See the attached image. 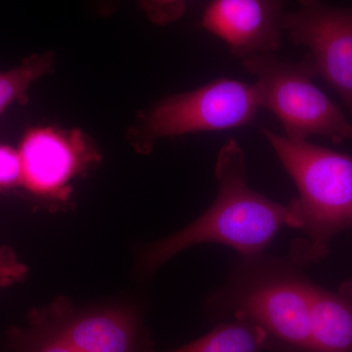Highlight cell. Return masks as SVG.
<instances>
[{
    "mask_svg": "<svg viewBox=\"0 0 352 352\" xmlns=\"http://www.w3.org/2000/svg\"><path fill=\"white\" fill-rule=\"evenodd\" d=\"M215 176L219 192L212 205L182 230L148 245L139 256L141 274H153L176 254L204 243L228 245L241 256H258L282 227L293 228L288 206L250 188L244 151L235 139L220 149Z\"/></svg>",
    "mask_w": 352,
    "mask_h": 352,
    "instance_id": "1",
    "label": "cell"
},
{
    "mask_svg": "<svg viewBox=\"0 0 352 352\" xmlns=\"http://www.w3.org/2000/svg\"><path fill=\"white\" fill-rule=\"evenodd\" d=\"M289 256H241L208 305L219 316L251 319L267 333L271 351L312 352L314 282Z\"/></svg>",
    "mask_w": 352,
    "mask_h": 352,
    "instance_id": "2",
    "label": "cell"
},
{
    "mask_svg": "<svg viewBox=\"0 0 352 352\" xmlns=\"http://www.w3.org/2000/svg\"><path fill=\"white\" fill-rule=\"evenodd\" d=\"M261 132L298 189L288 207L293 228L307 238L294 242L289 256L305 267L327 254L337 234L352 229V156L270 129Z\"/></svg>",
    "mask_w": 352,
    "mask_h": 352,
    "instance_id": "3",
    "label": "cell"
},
{
    "mask_svg": "<svg viewBox=\"0 0 352 352\" xmlns=\"http://www.w3.org/2000/svg\"><path fill=\"white\" fill-rule=\"evenodd\" d=\"M258 78L261 107L281 122L286 138L307 141L322 135L333 143L352 139V122L342 109L314 83V65L307 54L300 62L278 59L273 53L242 60Z\"/></svg>",
    "mask_w": 352,
    "mask_h": 352,
    "instance_id": "4",
    "label": "cell"
},
{
    "mask_svg": "<svg viewBox=\"0 0 352 352\" xmlns=\"http://www.w3.org/2000/svg\"><path fill=\"white\" fill-rule=\"evenodd\" d=\"M261 109L256 83L217 78L193 91L170 95L155 104L143 118L145 147L160 138L250 126Z\"/></svg>",
    "mask_w": 352,
    "mask_h": 352,
    "instance_id": "5",
    "label": "cell"
},
{
    "mask_svg": "<svg viewBox=\"0 0 352 352\" xmlns=\"http://www.w3.org/2000/svg\"><path fill=\"white\" fill-rule=\"evenodd\" d=\"M39 322L78 352H149L147 331L131 305L76 308L66 298L32 310Z\"/></svg>",
    "mask_w": 352,
    "mask_h": 352,
    "instance_id": "6",
    "label": "cell"
},
{
    "mask_svg": "<svg viewBox=\"0 0 352 352\" xmlns=\"http://www.w3.org/2000/svg\"><path fill=\"white\" fill-rule=\"evenodd\" d=\"M300 8L285 13L282 28L296 45L308 48L316 76L342 97L352 118V8L322 0H300Z\"/></svg>",
    "mask_w": 352,
    "mask_h": 352,
    "instance_id": "7",
    "label": "cell"
},
{
    "mask_svg": "<svg viewBox=\"0 0 352 352\" xmlns=\"http://www.w3.org/2000/svg\"><path fill=\"white\" fill-rule=\"evenodd\" d=\"M18 150L23 168L21 186L43 200H66L71 183L99 161L94 143L78 129L34 127L25 134Z\"/></svg>",
    "mask_w": 352,
    "mask_h": 352,
    "instance_id": "8",
    "label": "cell"
},
{
    "mask_svg": "<svg viewBox=\"0 0 352 352\" xmlns=\"http://www.w3.org/2000/svg\"><path fill=\"white\" fill-rule=\"evenodd\" d=\"M285 0H212L201 27L226 43L241 60L280 47Z\"/></svg>",
    "mask_w": 352,
    "mask_h": 352,
    "instance_id": "9",
    "label": "cell"
},
{
    "mask_svg": "<svg viewBox=\"0 0 352 352\" xmlns=\"http://www.w3.org/2000/svg\"><path fill=\"white\" fill-rule=\"evenodd\" d=\"M312 352H352V282L333 291L314 283Z\"/></svg>",
    "mask_w": 352,
    "mask_h": 352,
    "instance_id": "10",
    "label": "cell"
},
{
    "mask_svg": "<svg viewBox=\"0 0 352 352\" xmlns=\"http://www.w3.org/2000/svg\"><path fill=\"white\" fill-rule=\"evenodd\" d=\"M271 351L270 337L247 317L219 324L207 335L175 351L166 352H261ZM149 352H155L150 351Z\"/></svg>",
    "mask_w": 352,
    "mask_h": 352,
    "instance_id": "11",
    "label": "cell"
},
{
    "mask_svg": "<svg viewBox=\"0 0 352 352\" xmlns=\"http://www.w3.org/2000/svg\"><path fill=\"white\" fill-rule=\"evenodd\" d=\"M52 65V55H34L20 66L0 73V113L14 102L22 100L32 83L48 73Z\"/></svg>",
    "mask_w": 352,
    "mask_h": 352,
    "instance_id": "12",
    "label": "cell"
},
{
    "mask_svg": "<svg viewBox=\"0 0 352 352\" xmlns=\"http://www.w3.org/2000/svg\"><path fill=\"white\" fill-rule=\"evenodd\" d=\"M7 346L10 352H78L57 333L30 317L27 327L9 331Z\"/></svg>",
    "mask_w": 352,
    "mask_h": 352,
    "instance_id": "13",
    "label": "cell"
},
{
    "mask_svg": "<svg viewBox=\"0 0 352 352\" xmlns=\"http://www.w3.org/2000/svg\"><path fill=\"white\" fill-rule=\"evenodd\" d=\"M22 161L19 150L0 145V191H6L22 184Z\"/></svg>",
    "mask_w": 352,
    "mask_h": 352,
    "instance_id": "14",
    "label": "cell"
},
{
    "mask_svg": "<svg viewBox=\"0 0 352 352\" xmlns=\"http://www.w3.org/2000/svg\"><path fill=\"white\" fill-rule=\"evenodd\" d=\"M186 0H140L149 19L157 25H166L177 20L185 11Z\"/></svg>",
    "mask_w": 352,
    "mask_h": 352,
    "instance_id": "15",
    "label": "cell"
},
{
    "mask_svg": "<svg viewBox=\"0 0 352 352\" xmlns=\"http://www.w3.org/2000/svg\"><path fill=\"white\" fill-rule=\"evenodd\" d=\"M28 274V268L21 263L12 250L0 247V289L19 283Z\"/></svg>",
    "mask_w": 352,
    "mask_h": 352,
    "instance_id": "16",
    "label": "cell"
}]
</instances>
